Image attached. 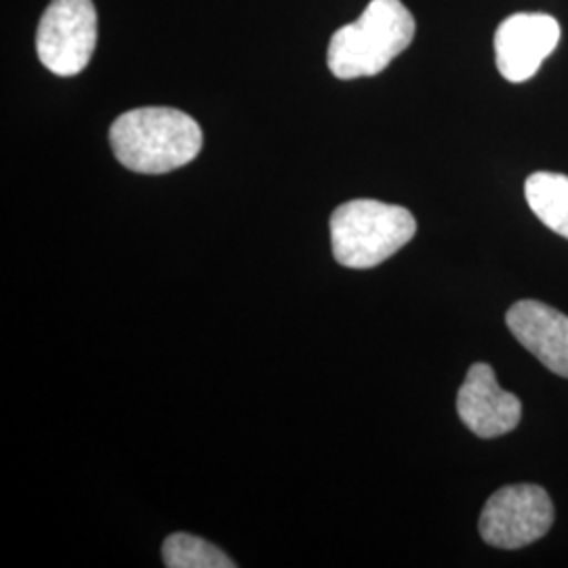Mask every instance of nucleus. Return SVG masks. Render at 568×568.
<instances>
[{
    "instance_id": "1",
    "label": "nucleus",
    "mask_w": 568,
    "mask_h": 568,
    "mask_svg": "<svg viewBox=\"0 0 568 568\" xmlns=\"http://www.w3.org/2000/svg\"><path fill=\"white\" fill-rule=\"evenodd\" d=\"M110 145L133 173L161 175L192 163L203 148L199 122L175 108H138L110 126Z\"/></svg>"
},
{
    "instance_id": "2",
    "label": "nucleus",
    "mask_w": 568,
    "mask_h": 568,
    "mask_svg": "<svg viewBox=\"0 0 568 568\" xmlns=\"http://www.w3.org/2000/svg\"><path fill=\"white\" fill-rule=\"evenodd\" d=\"M415 30V18L403 0H371L358 20L333 34L328 70L342 81L375 77L413 42Z\"/></svg>"
},
{
    "instance_id": "3",
    "label": "nucleus",
    "mask_w": 568,
    "mask_h": 568,
    "mask_svg": "<svg viewBox=\"0 0 568 568\" xmlns=\"http://www.w3.org/2000/svg\"><path fill=\"white\" fill-rule=\"evenodd\" d=\"M417 232V222L398 204L358 199L331 215V244L339 264L368 270L398 253Z\"/></svg>"
},
{
    "instance_id": "4",
    "label": "nucleus",
    "mask_w": 568,
    "mask_h": 568,
    "mask_svg": "<svg viewBox=\"0 0 568 568\" xmlns=\"http://www.w3.org/2000/svg\"><path fill=\"white\" fill-rule=\"evenodd\" d=\"M98 44L93 0H51L37 30V53L58 77H77L89 65Z\"/></svg>"
},
{
    "instance_id": "5",
    "label": "nucleus",
    "mask_w": 568,
    "mask_h": 568,
    "mask_svg": "<svg viewBox=\"0 0 568 568\" xmlns=\"http://www.w3.org/2000/svg\"><path fill=\"white\" fill-rule=\"evenodd\" d=\"M554 525V504L546 488L511 485L488 497L478 530L488 546L518 549L546 537Z\"/></svg>"
},
{
    "instance_id": "6",
    "label": "nucleus",
    "mask_w": 568,
    "mask_h": 568,
    "mask_svg": "<svg viewBox=\"0 0 568 568\" xmlns=\"http://www.w3.org/2000/svg\"><path fill=\"white\" fill-rule=\"evenodd\" d=\"M560 42V23L548 13H514L495 32V61L509 82L532 79Z\"/></svg>"
},
{
    "instance_id": "7",
    "label": "nucleus",
    "mask_w": 568,
    "mask_h": 568,
    "mask_svg": "<svg viewBox=\"0 0 568 568\" xmlns=\"http://www.w3.org/2000/svg\"><path fill=\"white\" fill-rule=\"evenodd\" d=\"M457 413L467 429L488 440L518 427L523 405L518 396L499 387L493 366L476 363L469 366L466 382L457 394Z\"/></svg>"
},
{
    "instance_id": "8",
    "label": "nucleus",
    "mask_w": 568,
    "mask_h": 568,
    "mask_svg": "<svg viewBox=\"0 0 568 568\" xmlns=\"http://www.w3.org/2000/svg\"><path fill=\"white\" fill-rule=\"evenodd\" d=\"M511 335L551 373L568 379V316L549 305L525 300L506 314Z\"/></svg>"
},
{
    "instance_id": "9",
    "label": "nucleus",
    "mask_w": 568,
    "mask_h": 568,
    "mask_svg": "<svg viewBox=\"0 0 568 568\" xmlns=\"http://www.w3.org/2000/svg\"><path fill=\"white\" fill-rule=\"evenodd\" d=\"M525 194L539 222L568 241V175L532 173L525 183Z\"/></svg>"
},
{
    "instance_id": "10",
    "label": "nucleus",
    "mask_w": 568,
    "mask_h": 568,
    "mask_svg": "<svg viewBox=\"0 0 568 568\" xmlns=\"http://www.w3.org/2000/svg\"><path fill=\"white\" fill-rule=\"evenodd\" d=\"M163 560L164 567L169 568L236 567V562H232L222 549L187 532H175L164 539Z\"/></svg>"
}]
</instances>
